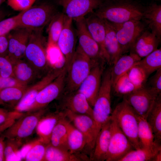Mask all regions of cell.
<instances>
[{
    "label": "cell",
    "instance_id": "7bdbcfd3",
    "mask_svg": "<svg viewBox=\"0 0 161 161\" xmlns=\"http://www.w3.org/2000/svg\"><path fill=\"white\" fill-rule=\"evenodd\" d=\"M0 76L14 77L13 65L6 56H0Z\"/></svg>",
    "mask_w": 161,
    "mask_h": 161
},
{
    "label": "cell",
    "instance_id": "277c9868",
    "mask_svg": "<svg viewBox=\"0 0 161 161\" xmlns=\"http://www.w3.org/2000/svg\"><path fill=\"white\" fill-rule=\"evenodd\" d=\"M46 107L24 113L1 134L5 139L14 140L22 146L33 134L40 119L47 112Z\"/></svg>",
    "mask_w": 161,
    "mask_h": 161
},
{
    "label": "cell",
    "instance_id": "7a4b0ae2",
    "mask_svg": "<svg viewBox=\"0 0 161 161\" xmlns=\"http://www.w3.org/2000/svg\"><path fill=\"white\" fill-rule=\"evenodd\" d=\"M43 29L31 30L24 58L41 76L50 70L47 41L43 35Z\"/></svg>",
    "mask_w": 161,
    "mask_h": 161
},
{
    "label": "cell",
    "instance_id": "f6af8a7d",
    "mask_svg": "<svg viewBox=\"0 0 161 161\" xmlns=\"http://www.w3.org/2000/svg\"><path fill=\"white\" fill-rule=\"evenodd\" d=\"M146 85L158 94H161V68L157 70L155 73L150 78Z\"/></svg>",
    "mask_w": 161,
    "mask_h": 161
},
{
    "label": "cell",
    "instance_id": "7c38bea8",
    "mask_svg": "<svg viewBox=\"0 0 161 161\" xmlns=\"http://www.w3.org/2000/svg\"><path fill=\"white\" fill-rule=\"evenodd\" d=\"M75 21L76 26L75 31L78 41V46L92 61L98 63L105 62L98 44L88 30L84 17Z\"/></svg>",
    "mask_w": 161,
    "mask_h": 161
},
{
    "label": "cell",
    "instance_id": "e575fe53",
    "mask_svg": "<svg viewBox=\"0 0 161 161\" xmlns=\"http://www.w3.org/2000/svg\"><path fill=\"white\" fill-rule=\"evenodd\" d=\"M136 64L143 69L148 77L152 73L161 68V48L141 59Z\"/></svg>",
    "mask_w": 161,
    "mask_h": 161
},
{
    "label": "cell",
    "instance_id": "f1b7e54d",
    "mask_svg": "<svg viewBox=\"0 0 161 161\" xmlns=\"http://www.w3.org/2000/svg\"><path fill=\"white\" fill-rule=\"evenodd\" d=\"M66 16L63 12H58L48 24L47 50L57 47L58 40L64 28Z\"/></svg>",
    "mask_w": 161,
    "mask_h": 161
},
{
    "label": "cell",
    "instance_id": "9a60e30c",
    "mask_svg": "<svg viewBox=\"0 0 161 161\" xmlns=\"http://www.w3.org/2000/svg\"><path fill=\"white\" fill-rule=\"evenodd\" d=\"M63 13L73 20L84 18L98 8L104 0H57Z\"/></svg>",
    "mask_w": 161,
    "mask_h": 161
},
{
    "label": "cell",
    "instance_id": "f907efd6",
    "mask_svg": "<svg viewBox=\"0 0 161 161\" xmlns=\"http://www.w3.org/2000/svg\"><path fill=\"white\" fill-rule=\"evenodd\" d=\"M5 0H0V5Z\"/></svg>",
    "mask_w": 161,
    "mask_h": 161
},
{
    "label": "cell",
    "instance_id": "681fc988",
    "mask_svg": "<svg viewBox=\"0 0 161 161\" xmlns=\"http://www.w3.org/2000/svg\"><path fill=\"white\" fill-rule=\"evenodd\" d=\"M153 161H161V149L155 155V156L154 157Z\"/></svg>",
    "mask_w": 161,
    "mask_h": 161
},
{
    "label": "cell",
    "instance_id": "d4e9b609",
    "mask_svg": "<svg viewBox=\"0 0 161 161\" xmlns=\"http://www.w3.org/2000/svg\"><path fill=\"white\" fill-rule=\"evenodd\" d=\"M14 77L23 85L30 86L42 76L24 58L13 64Z\"/></svg>",
    "mask_w": 161,
    "mask_h": 161
},
{
    "label": "cell",
    "instance_id": "9c48e42d",
    "mask_svg": "<svg viewBox=\"0 0 161 161\" xmlns=\"http://www.w3.org/2000/svg\"><path fill=\"white\" fill-rule=\"evenodd\" d=\"M145 84L123 97L139 116L146 118L158 96Z\"/></svg>",
    "mask_w": 161,
    "mask_h": 161
},
{
    "label": "cell",
    "instance_id": "83f0119b",
    "mask_svg": "<svg viewBox=\"0 0 161 161\" xmlns=\"http://www.w3.org/2000/svg\"><path fill=\"white\" fill-rule=\"evenodd\" d=\"M146 120L153 131L155 142L161 141V97L159 95L148 113Z\"/></svg>",
    "mask_w": 161,
    "mask_h": 161
},
{
    "label": "cell",
    "instance_id": "d6a6232c",
    "mask_svg": "<svg viewBox=\"0 0 161 161\" xmlns=\"http://www.w3.org/2000/svg\"><path fill=\"white\" fill-rule=\"evenodd\" d=\"M78 154L71 153L65 148L47 144L44 161H80L83 159Z\"/></svg>",
    "mask_w": 161,
    "mask_h": 161
},
{
    "label": "cell",
    "instance_id": "3957f363",
    "mask_svg": "<svg viewBox=\"0 0 161 161\" xmlns=\"http://www.w3.org/2000/svg\"><path fill=\"white\" fill-rule=\"evenodd\" d=\"M97 63L85 55L78 45L70 64L66 69L63 94L77 91L92 68Z\"/></svg>",
    "mask_w": 161,
    "mask_h": 161
},
{
    "label": "cell",
    "instance_id": "816d5d0a",
    "mask_svg": "<svg viewBox=\"0 0 161 161\" xmlns=\"http://www.w3.org/2000/svg\"><path fill=\"white\" fill-rule=\"evenodd\" d=\"M1 15L0 14V20L1 19Z\"/></svg>",
    "mask_w": 161,
    "mask_h": 161
},
{
    "label": "cell",
    "instance_id": "836d02e7",
    "mask_svg": "<svg viewBox=\"0 0 161 161\" xmlns=\"http://www.w3.org/2000/svg\"><path fill=\"white\" fill-rule=\"evenodd\" d=\"M67 145L71 153L78 154L86 147V142L83 134L70 122L67 138Z\"/></svg>",
    "mask_w": 161,
    "mask_h": 161
},
{
    "label": "cell",
    "instance_id": "ac0fdd59",
    "mask_svg": "<svg viewBox=\"0 0 161 161\" xmlns=\"http://www.w3.org/2000/svg\"><path fill=\"white\" fill-rule=\"evenodd\" d=\"M100 63L93 66L77 90L85 97L92 107L97 98L101 81L103 70Z\"/></svg>",
    "mask_w": 161,
    "mask_h": 161
},
{
    "label": "cell",
    "instance_id": "f35d334b",
    "mask_svg": "<svg viewBox=\"0 0 161 161\" xmlns=\"http://www.w3.org/2000/svg\"><path fill=\"white\" fill-rule=\"evenodd\" d=\"M23 113L9 111L0 107V135Z\"/></svg>",
    "mask_w": 161,
    "mask_h": 161
},
{
    "label": "cell",
    "instance_id": "484cf974",
    "mask_svg": "<svg viewBox=\"0 0 161 161\" xmlns=\"http://www.w3.org/2000/svg\"><path fill=\"white\" fill-rule=\"evenodd\" d=\"M141 58L134 53L122 55L113 64L111 69V77L112 86L122 76L135 65Z\"/></svg>",
    "mask_w": 161,
    "mask_h": 161
},
{
    "label": "cell",
    "instance_id": "44dd1931",
    "mask_svg": "<svg viewBox=\"0 0 161 161\" xmlns=\"http://www.w3.org/2000/svg\"><path fill=\"white\" fill-rule=\"evenodd\" d=\"M65 117V113L62 110L45 113L40 119L36 129L39 138L46 144L49 143L53 129L59 121Z\"/></svg>",
    "mask_w": 161,
    "mask_h": 161
},
{
    "label": "cell",
    "instance_id": "f546056e",
    "mask_svg": "<svg viewBox=\"0 0 161 161\" xmlns=\"http://www.w3.org/2000/svg\"><path fill=\"white\" fill-rule=\"evenodd\" d=\"M30 86L9 87L0 91V105L14 109Z\"/></svg>",
    "mask_w": 161,
    "mask_h": 161
},
{
    "label": "cell",
    "instance_id": "d590c367",
    "mask_svg": "<svg viewBox=\"0 0 161 161\" xmlns=\"http://www.w3.org/2000/svg\"><path fill=\"white\" fill-rule=\"evenodd\" d=\"M161 149V145L153 148H141L133 149L129 151L119 161H153L155 155Z\"/></svg>",
    "mask_w": 161,
    "mask_h": 161
},
{
    "label": "cell",
    "instance_id": "8fae6325",
    "mask_svg": "<svg viewBox=\"0 0 161 161\" xmlns=\"http://www.w3.org/2000/svg\"><path fill=\"white\" fill-rule=\"evenodd\" d=\"M65 67L51 69L39 81L30 86L23 97L15 107L14 111L19 113L27 112L34 102L39 92L54 80L63 71Z\"/></svg>",
    "mask_w": 161,
    "mask_h": 161
},
{
    "label": "cell",
    "instance_id": "603a6c76",
    "mask_svg": "<svg viewBox=\"0 0 161 161\" xmlns=\"http://www.w3.org/2000/svg\"><path fill=\"white\" fill-rule=\"evenodd\" d=\"M160 41L147 29L138 37L129 52L144 58L157 49Z\"/></svg>",
    "mask_w": 161,
    "mask_h": 161
},
{
    "label": "cell",
    "instance_id": "ba28073f",
    "mask_svg": "<svg viewBox=\"0 0 161 161\" xmlns=\"http://www.w3.org/2000/svg\"><path fill=\"white\" fill-rule=\"evenodd\" d=\"M122 54L129 52L140 35L147 29L141 20H131L120 24H112Z\"/></svg>",
    "mask_w": 161,
    "mask_h": 161
},
{
    "label": "cell",
    "instance_id": "5bb4252c",
    "mask_svg": "<svg viewBox=\"0 0 161 161\" xmlns=\"http://www.w3.org/2000/svg\"><path fill=\"white\" fill-rule=\"evenodd\" d=\"M31 30L19 26L11 31L8 35V53L6 57L13 64L24 58Z\"/></svg>",
    "mask_w": 161,
    "mask_h": 161
},
{
    "label": "cell",
    "instance_id": "4fadbf2b",
    "mask_svg": "<svg viewBox=\"0 0 161 161\" xmlns=\"http://www.w3.org/2000/svg\"><path fill=\"white\" fill-rule=\"evenodd\" d=\"M66 71L65 68L54 80L39 92L33 104L27 112L34 111L46 107L50 102L61 95L64 87Z\"/></svg>",
    "mask_w": 161,
    "mask_h": 161
},
{
    "label": "cell",
    "instance_id": "5b68a950",
    "mask_svg": "<svg viewBox=\"0 0 161 161\" xmlns=\"http://www.w3.org/2000/svg\"><path fill=\"white\" fill-rule=\"evenodd\" d=\"M55 2L46 1L32 6L18 14L19 26L31 30L44 28L59 11Z\"/></svg>",
    "mask_w": 161,
    "mask_h": 161
},
{
    "label": "cell",
    "instance_id": "f5cc1de1",
    "mask_svg": "<svg viewBox=\"0 0 161 161\" xmlns=\"http://www.w3.org/2000/svg\"><path fill=\"white\" fill-rule=\"evenodd\" d=\"M155 0V1H159V0Z\"/></svg>",
    "mask_w": 161,
    "mask_h": 161
},
{
    "label": "cell",
    "instance_id": "ee69618b",
    "mask_svg": "<svg viewBox=\"0 0 161 161\" xmlns=\"http://www.w3.org/2000/svg\"><path fill=\"white\" fill-rule=\"evenodd\" d=\"M36 0H7L8 6L16 11H22L32 6Z\"/></svg>",
    "mask_w": 161,
    "mask_h": 161
},
{
    "label": "cell",
    "instance_id": "4dcf8cb0",
    "mask_svg": "<svg viewBox=\"0 0 161 161\" xmlns=\"http://www.w3.org/2000/svg\"><path fill=\"white\" fill-rule=\"evenodd\" d=\"M137 115L138 124V136L141 148H153L161 145L160 144L155 142L152 130L146 119Z\"/></svg>",
    "mask_w": 161,
    "mask_h": 161
},
{
    "label": "cell",
    "instance_id": "74e56055",
    "mask_svg": "<svg viewBox=\"0 0 161 161\" xmlns=\"http://www.w3.org/2000/svg\"><path fill=\"white\" fill-rule=\"evenodd\" d=\"M139 87L131 82L127 73L120 77L112 86L114 92L117 95L123 97Z\"/></svg>",
    "mask_w": 161,
    "mask_h": 161
},
{
    "label": "cell",
    "instance_id": "8d00e7d4",
    "mask_svg": "<svg viewBox=\"0 0 161 161\" xmlns=\"http://www.w3.org/2000/svg\"><path fill=\"white\" fill-rule=\"evenodd\" d=\"M47 145L39 138L35 141L26 154L24 160L26 161H44Z\"/></svg>",
    "mask_w": 161,
    "mask_h": 161
},
{
    "label": "cell",
    "instance_id": "30bf717a",
    "mask_svg": "<svg viewBox=\"0 0 161 161\" xmlns=\"http://www.w3.org/2000/svg\"><path fill=\"white\" fill-rule=\"evenodd\" d=\"M134 149L112 114L111 135L106 161H119Z\"/></svg>",
    "mask_w": 161,
    "mask_h": 161
},
{
    "label": "cell",
    "instance_id": "2e32d148",
    "mask_svg": "<svg viewBox=\"0 0 161 161\" xmlns=\"http://www.w3.org/2000/svg\"><path fill=\"white\" fill-rule=\"evenodd\" d=\"M72 21V19L66 16L64 28L57 43V47L64 59V66L66 69L70 64L76 48L77 36L73 28Z\"/></svg>",
    "mask_w": 161,
    "mask_h": 161
},
{
    "label": "cell",
    "instance_id": "b9f144b4",
    "mask_svg": "<svg viewBox=\"0 0 161 161\" xmlns=\"http://www.w3.org/2000/svg\"><path fill=\"white\" fill-rule=\"evenodd\" d=\"M19 26L18 14L0 21V36L8 34Z\"/></svg>",
    "mask_w": 161,
    "mask_h": 161
},
{
    "label": "cell",
    "instance_id": "c3c4849f",
    "mask_svg": "<svg viewBox=\"0 0 161 161\" xmlns=\"http://www.w3.org/2000/svg\"><path fill=\"white\" fill-rule=\"evenodd\" d=\"M5 138L0 135V161H5L4 155V140Z\"/></svg>",
    "mask_w": 161,
    "mask_h": 161
},
{
    "label": "cell",
    "instance_id": "bcb514c9",
    "mask_svg": "<svg viewBox=\"0 0 161 161\" xmlns=\"http://www.w3.org/2000/svg\"><path fill=\"white\" fill-rule=\"evenodd\" d=\"M22 86H24L20 83L14 77H2L0 76V91L5 88Z\"/></svg>",
    "mask_w": 161,
    "mask_h": 161
},
{
    "label": "cell",
    "instance_id": "7dc6e473",
    "mask_svg": "<svg viewBox=\"0 0 161 161\" xmlns=\"http://www.w3.org/2000/svg\"><path fill=\"white\" fill-rule=\"evenodd\" d=\"M9 33L0 36V56L6 57L7 55Z\"/></svg>",
    "mask_w": 161,
    "mask_h": 161
},
{
    "label": "cell",
    "instance_id": "52a82bcc",
    "mask_svg": "<svg viewBox=\"0 0 161 161\" xmlns=\"http://www.w3.org/2000/svg\"><path fill=\"white\" fill-rule=\"evenodd\" d=\"M112 115L134 149L141 148L138 136L137 114L124 99L115 107Z\"/></svg>",
    "mask_w": 161,
    "mask_h": 161
},
{
    "label": "cell",
    "instance_id": "1f68e13d",
    "mask_svg": "<svg viewBox=\"0 0 161 161\" xmlns=\"http://www.w3.org/2000/svg\"><path fill=\"white\" fill-rule=\"evenodd\" d=\"M70 121L66 117L61 120L52 133L49 143L53 146L68 150L67 138Z\"/></svg>",
    "mask_w": 161,
    "mask_h": 161
},
{
    "label": "cell",
    "instance_id": "ab89813d",
    "mask_svg": "<svg viewBox=\"0 0 161 161\" xmlns=\"http://www.w3.org/2000/svg\"><path fill=\"white\" fill-rule=\"evenodd\" d=\"M4 140V155L5 161L20 160L18 152L21 146L16 140L5 139Z\"/></svg>",
    "mask_w": 161,
    "mask_h": 161
},
{
    "label": "cell",
    "instance_id": "7402d4cb",
    "mask_svg": "<svg viewBox=\"0 0 161 161\" xmlns=\"http://www.w3.org/2000/svg\"><path fill=\"white\" fill-rule=\"evenodd\" d=\"M111 122L112 115L98 133L91 157L93 160L106 161L111 137Z\"/></svg>",
    "mask_w": 161,
    "mask_h": 161
},
{
    "label": "cell",
    "instance_id": "ffe728a7",
    "mask_svg": "<svg viewBox=\"0 0 161 161\" xmlns=\"http://www.w3.org/2000/svg\"><path fill=\"white\" fill-rule=\"evenodd\" d=\"M63 94L60 105L61 110L87 115L93 118L92 108L83 94L78 91Z\"/></svg>",
    "mask_w": 161,
    "mask_h": 161
},
{
    "label": "cell",
    "instance_id": "60d3db41",
    "mask_svg": "<svg viewBox=\"0 0 161 161\" xmlns=\"http://www.w3.org/2000/svg\"><path fill=\"white\" fill-rule=\"evenodd\" d=\"M128 77L135 85L140 87L145 85L148 77L143 69L136 64L127 72Z\"/></svg>",
    "mask_w": 161,
    "mask_h": 161
},
{
    "label": "cell",
    "instance_id": "d6986e66",
    "mask_svg": "<svg viewBox=\"0 0 161 161\" xmlns=\"http://www.w3.org/2000/svg\"><path fill=\"white\" fill-rule=\"evenodd\" d=\"M84 20L89 32L100 47L105 62L110 65L105 45L106 28L103 20L95 15L94 11L86 16Z\"/></svg>",
    "mask_w": 161,
    "mask_h": 161
},
{
    "label": "cell",
    "instance_id": "6da1fadb",
    "mask_svg": "<svg viewBox=\"0 0 161 161\" xmlns=\"http://www.w3.org/2000/svg\"><path fill=\"white\" fill-rule=\"evenodd\" d=\"M146 5L137 0H104L94 13L111 23L120 24L141 20Z\"/></svg>",
    "mask_w": 161,
    "mask_h": 161
},
{
    "label": "cell",
    "instance_id": "8992f818",
    "mask_svg": "<svg viewBox=\"0 0 161 161\" xmlns=\"http://www.w3.org/2000/svg\"><path fill=\"white\" fill-rule=\"evenodd\" d=\"M103 76L98 95L92 108V117L95 124L97 136L112 114L111 69L107 70Z\"/></svg>",
    "mask_w": 161,
    "mask_h": 161
},
{
    "label": "cell",
    "instance_id": "4316f807",
    "mask_svg": "<svg viewBox=\"0 0 161 161\" xmlns=\"http://www.w3.org/2000/svg\"><path fill=\"white\" fill-rule=\"evenodd\" d=\"M103 20L106 28L105 48L109 58L110 65L113 64L122 55L113 25L106 20Z\"/></svg>",
    "mask_w": 161,
    "mask_h": 161
},
{
    "label": "cell",
    "instance_id": "e0dca14e",
    "mask_svg": "<svg viewBox=\"0 0 161 161\" xmlns=\"http://www.w3.org/2000/svg\"><path fill=\"white\" fill-rule=\"evenodd\" d=\"M63 111L66 117L83 134L86 141V147L92 152L97 136L93 118L87 115L77 114L68 110Z\"/></svg>",
    "mask_w": 161,
    "mask_h": 161
},
{
    "label": "cell",
    "instance_id": "cb8c5ba5",
    "mask_svg": "<svg viewBox=\"0 0 161 161\" xmlns=\"http://www.w3.org/2000/svg\"><path fill=\"white\" fill-rule=\"evenodd\" d=\"M141 20L147 29L161 40V4L152 2L147 5Z\"/></svg>",
    "mask_w": 161,
    "mask_h": 161
}]
</instances>
